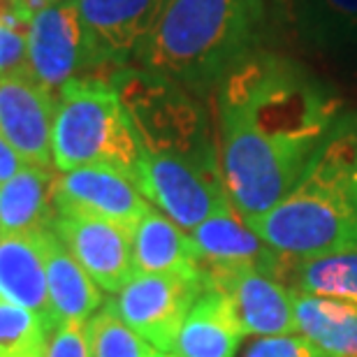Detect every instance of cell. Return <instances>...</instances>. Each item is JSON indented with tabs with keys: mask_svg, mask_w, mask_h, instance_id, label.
I'll list each match as a JSON object with an SVG mask.
<instances>
[{
	"mask_svg": "<svg viewBox=\"0 0 357 357\" xmlns=\"http://www.w3.org/2000/svg\"><path fill=\"white\" fill-rule=\"evenodd\" d=\"M47 357H89L84 325L63 323L49 332Z\"/></svg>",
	"mask_w": 357,
	"mask_h": 357,
	"instance_id": "d4e9b609",
	"label": "cell"
},
{
	"mask_svg": "<svg viewBox=\"0 0 357 357\" xmlns=\"http://www.w3.org/2000/svg\"><path fill=\"white\" fill-rule=\"evenodd\" d=\"M56 172L112 167L137 185L142 146L116 89L105 77H75L56 93L52 126Z\"/></svg>",
	"mask_w": 357,
	"mask_h": 357,
	"instance_id": "277c9868",
	"label": "cell"
},
{
	"mask_svg": "<svg viewBox=\"0 0 357 357\" xmlns=\"http://www.w3.org/2000/svg\"><path fill=\"white\" fill-rule=\"evenodd\" d=\"M244 339L223 295L204 288L176 334V357H234Z\"/></svg>",
	"mask_w": 357,
	"mask_h": 357,
	"instance_id": "d6986e66",
	"label": "cell"
},
{
	"mask_svg": "<svg viewBox=\"0 0 357 357\" xmlns=\"http://www.w3.org/2000/svg\"><path fill=\"white\" fill-rule=\"evenodd\" d=\"M188 234L202 269L248 265L267 269L278 278V271L283 267V255L276 253L267 241H262L234 211L232 204L223 206Z\"/></svg>",
	"mask_w": 357,
	"mask_h": 357,
	"instance_id": "5bb4252c",
	"label": "cell"
},
{
	"mask_svg": "<svg viewBox=\"0 0 357 357\" xmlns=\"http://www.w3.org/2000/svg\"><path fill=\"white\" fill-rule=\"evenodd\" d=\"M56 96L26 70L0 75V135L26 165L52 167Z\"/></svg>",
	"mask_w": 357,
	"mask_h": 357,
	"instance_id": "7c38bea8",
	"label": "cell"
},
{
	"mask_svg": "<svg viewBox=\"0 0 357 357\" xmlns=\"http://www.w3.org/2000/svg\"><path fill=\"white\" fill-rule=\"evenodd\" d=\"M135 274L202 276V262L190 234L151 206L132 227Z\"/></svg>",
	"mask_w": 357,
	"mask_h": 357,
	"instance_id": "2e32d148",
	"label": "cell"
},
{
	"mask_svg": "<svg viewBox=\"0 0 357 357\" xmlns=\"http://www.w3.org/2000/svg\"><path fill=\"white\" fill-rule=\"evenodd\" d=\"M42 246H45L49 302L56 325H86V320L102 306V292L73 258L54 227L42 232Z\"/></svg>",
	"mask_w": 357,
	"mask_h": 357,
	"instance_id": "e0dca14e",
	"label": "cell"
},
{
	"mask_svg": "<svg viewBox=\"0 0 357 357\" xmlns=\"http://www.w3.org/2000/svg\"><path fill=\"white\" fill-rule=\"evenodd\" d=\"M267 33L265 0H169L135 63L204 96L241 59L262 49Z\"/></svg>",
	"mask_w": 357,
	"mask_h": 357,
	"instance_id": "7a4b0ae2",
	"label": "cell"
},
{
	"mask_svg": "<svg viewBox=\"0 0 357 357\" xmlns=\"http://www.w3.org/2000/svg\"><path fill=\"white\" fill-rule=\"evenodd\" d=\"M89 70L84 28L75 0L47 5L35 14L26 38V73L54 96Z\"/></svg>",
	"mask_w": 357,
	"mask_h": 357,
	"instance_id": "30bf717a",
	"label": "cell"
},
{
	"mask_svg": "<svg viewBox=\"0 0 357 357\" xmlns=\"http://www.w3.org/2000/svg\"><path fill=\"white\" fill-rule=\"evenodd\" d=\"M79 10L89 70L128 68L169 0H75Z\"/></svg>",
	"mask_w": 357,
	"mask_h": 357,
	"instance_id": "52a82bcc",
	"label": "cell"
},
{
	"mask_svg": "<svg viewBox=\"0 0 357 357\" xmlns=\"http://www.w3.org/2000/svg\"><path fill=\"white\" fill-rule=\"evenodd\" d=\"M341 116V100L290 56L255 49L216 86L218 158L244 220L281 202Z\"/></svg>",
	"mask_w": 357,
	"mask_h": 357,
	"instance_id": "6da1fadb",
	"label": "cell"
},
{
	"mask_svg": "<svg viewBox=\"0 0 357 357\" xmlns=\"http://www.w3.org/2000/svg\"><path fill=\"white\" fill-rule=\"evenodd\" d=\"M54 206L59 216L112 220L132 230L153 204L126 174L112 167L91 165L56 174Z\"/></svg>",
	"mask_w": 357,
	"mask_h": 357,
	"instance_id": "8fae6325",
	"label": "cell"
},
{
	"mask_svg": "<svg viewBox=\"0 0 357 357\" xmlns=\"http://www.w3.org/2000/svg\"><path fill=\"white\" fill-rule=\"evenodd\" d=\"M202 290V276L135 274L114 295L109 306L155 351L172 353L183 318Z\"/></svg>",
	"mask_w": 357,
	"mask_h": 357,
	"instance_id": "8992f818",
	"label": "cell"
},
{
	"mask_svg": "<svg viewBox=\"0 0 357 357\" xmlns=\"http://www.w3.org/2000/svg\"><path fill=\"white\" fill-rule=\"evenodd\" d=\"M292 309H295L297 332L325 357H357L355 304L292 292Z\"/></svg>",
	"mask_w": 357,
	"mask_h": 357,
	"instance_id": "ffe728a7",
	"label": "cell"
},
{
	"mask_svg": "<svg viewBox=\"0 0 357 357\" xmlns=\"http://www.w3.org/2000/svg\"><path fill=\"white\" fill-rule=\"evenodd\" d=\"M246 357H325L302 334H278L262 337L246 351Z\"/></svg>",
	"mask_w": 357,
	"mask_h": 357,
	"instance_id": "cb8c5ba5",
	"label": "cell"
},
{
	"mask_svg": "<svg viewBox=\"0 0 357 357\" xmlns=\"http://www.w3.org/2000/svg\"><path fill=\"white\" fill-rule=\"evenodd\" d=\"M109 82L135 126L142 158L220 169L218 142L211 137L209 119L197 96L130 66L114 70Z\"/></svg>",
	"mask_w": 357,
	"mask_h": 357,
	"instance_id": "5b68a950",
	"label": "cell"
},
{
	"mask_svg": "<svg viewBox=\"0 0 357 357\" xmlns=\"http://www.w3.org/2000/svg\"><path fill=\"white\" fill-rule=\"evenodd\" d=\"M204 288L223 295L244 337L295 334L292 292L260 267H211L202 269Z\"/></svg>",
	"mask_w": 357,
	"mask_h": 357,
	"instance_id": "ba28073f",
	"label": "cell"
},
{
	"mask_svg": "<svg viewBox=\"0 0 357 357\" xmlns=\"http://www.w3.org/2000/svg\"><path fill=\"white\" fill-rule=\"evenodd\" d=\"M89 357H153L155 348L130 330L119 313L105 304L84 325Z\"/></svg>",
	"mask_w": 357,
	"mask_h": 357,
	"instance_id": "7402d4cb",
	"label": "cell"
},
{
	"mask_svg": "<svg viewBox=\"0 0 357 357\" xmlns=\"http://www.w3.org/2000/svg\"><path fill=\"white\" fill-rule=\"evenodd\" d=\"M26 70V35L0 24V75Z\"/></svg>",
	"mask_w": 357,
	"mask_h": 357,
	"instance_id": "484cf974",
	"label": "cell"
},
{
	"mask_svg": "<svg viewBox=\"0 0 357 357\" xmlns=\"http://www.w3.org/2000/svg\"><path fill=\"white\" fill-rule=\"evenodd\" d=\"M49 330L35 313L0 297V357H47Z\"/></svg>",
	"mask_w": 357,
	"mask_h": 357,
	"instance_id": "603a6c76",
	"label": "cell"
},
{
	"mask_svg": "<svg viewBox=\"0 0 357 357\" xmlns=\"http://www.w3.org/2000/svg\"><path fill=\"white\" fill-rule=\"evenodd\" d=\"M0 297L35 313L49 332L56 327L47 288L42 232L0 234Z\"/></svg>",
	"mask_w": 357,
	"mask_h": 357,
	"instance_id": "9a60e30c",
	"label": "cell"
},
{
	"mask_svg": "<svg viewBox=\"0 0 357 357\" xmlns=\"http://www.w3.org/2000/svg\"><path fill=\"white\" fill-rule=\"evenodd\" d=\"M28 3H31L35 10H42V7H47V5H56V3H63V0H28Z\"/></svg>",
	"mask_w": 357,
	"mask_h": 357,
	"instance_id": "83f0119b",
	"label": "cell"
},
{
	"mask_svg": "<svg viewBox=\"0 0 357 357\" xmlns=\"http://www.w3.org/2000/svg\"><path fill=\"white\" fill-rule=\"evenodd\" d=\"M26 162L19 158V153L7 144V139L0 135V183H5L7 178H12L19 169H24Z\"/></svg>",
	"mask_w": 357,
	"mask_h": 357,
	"instance_id": "4316f807",
	"label": "cell"
},
{
	"mask_svg": "<svg viewBox=\"0 0 357 357\" xmlns=\"http://www.w3.org/2000/svg\"><path fill=\"white\" fill-rule=\"evenodd\" d=\"M283 276L292 283V292L332 297L357 306V251L285 258L278 271V278Z\"/></svg>",
	"mask_w": 357,
	"mask_h": 357,
	"instance_id": "44dd1931",
	"label": "cell"
},
{
	"mask_svg": "<svg viewBox=\"0 0 357 357\" xmlns=\"http://www.w3.org/2000/svg\"><path fill=\"white\" fill-rule=\"evenodd\" d=\"M54 230L100 290L116 295L135 276L130 227L86 216H59Z\"/></svg>",
	"mask_w": 357,
	"mask_h": 357,
	"instance_id": "4fadbf2b",
	"label": "cell"
},
{
	"mask_svg": "<svg viewBox=\"0 0 357 357\" xmlns=\"http://www.w3.org/2000/svg\"><path fill=\"white\" fill-rule=\"evenodd\" d=\"M153 357H176V355H172V353H160V351H158Z\"/></svg>",
	"mask_w": 357,
	"mask_h": 357,
	"instance_id": "f1b7e54d",
	"label": "cell"
},
{
	"mask_svg": "<svg viewBox=\"0 0 357 357\" xmlns=\"http://www.w3.org/2000/svg\"><path fill=\"white\" fill-rule=\"evenodd\" d=\"M269 31L330 59H357V0H265Z\"/></svg>",
	"mask_w": 357,
	"mask_h": 357,
	"instance_id": "9c48e42d",
	"label": "cell"
},
{
	"mask_svg": "<svg viewBox=\"0 0 357 357\" xmlns=\"http://www.w3.org/2000/svg\"><path fill=\"white\" fill-rule=\"evenodd\" d=\"M246 225L285 258L357 251V114H341L295 188Z\"/></svg>",
	"mask_w": 357,
	"mask_h": 357,
	"instance_id": "3957f363",
	"label": "cell"
},
{
	"mask_svg": "<svg viewBox=\"0 0 357 357\" xmlns=\"http://www.w3.org/2000/svg\"><path fill=\"white\" fill-rule=\"evenodd\" d=\"M56 169L26 165L0 183V234H35L54 227Z\"/></svg>",
	"mask_w": 357,
	"mask_h": 357,
	"instance_id": "ac0fdd59",
	"label": "cell"
}]
</instances>
